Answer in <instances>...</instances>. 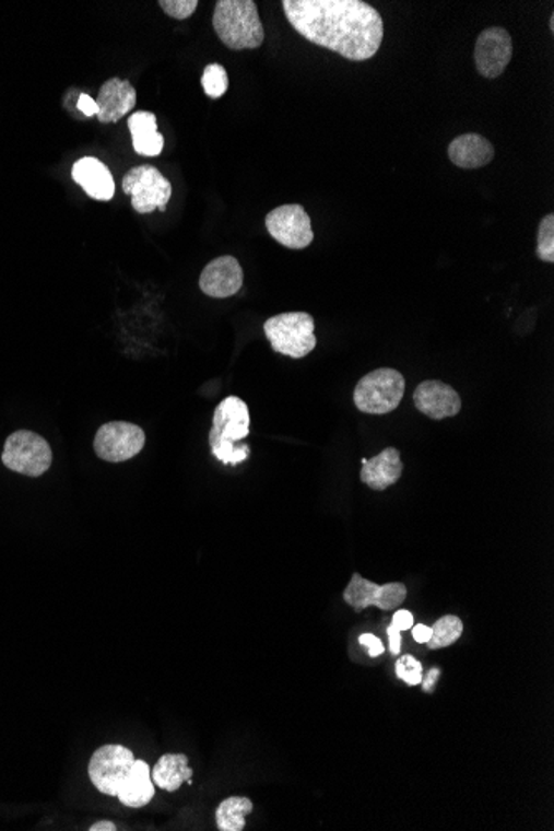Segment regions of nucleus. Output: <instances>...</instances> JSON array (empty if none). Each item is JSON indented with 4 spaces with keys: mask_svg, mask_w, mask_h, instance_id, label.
<instances>
[{
    "mask_svg": "<svg viewBox=\"0 0 554 831\" xmlns=\"http://www.w3.org/2000/svg\"><path fill=\"white\" fill-rule=\"evenodd\" d=\"M252 808H255V805L246 797H229L221 801L216 810L217 830H245L246 817L251 814Z\"/></svg>",
    "mask_w": 554,
    "mask_h": 831,
    "instance_id": "22",
    "label": "nucleus"
},
{
    "mask_svg": "<svg viewBox=\"0 0 554 831\" xmlns=\"http://www.w3.org/2000/svg\"><path fill=\"white\" fill-rule=\"evenodd\" d=\"M131 141L138 155L158 156L165 147V138L158 131V121L152 112H134L128 118Z\"/></svg>",
    "mask_w": 554,
    "mask_h": 831,
    "instance_id": "19",
    "label": "nucleus"
},
{
    "mask_svg": "<svg viewBox=\"0 0 554 831\" xmlns=\"http://www.w3.org/2000/svg\"><path fill=\"white\" fill-rule=\"evenodd\" d=\"M538 259L554 262V214H546L538 227Z\"/></svg>",
    "mask_w": 554,
    "mask_h": 831,
    "instance_id": "25",
    "label": "nucleus"
},
{
    "mask_svg": "<svg viewBox=\"0 0 554 831\" xmlns=\"http://www.w3.org/2000/svg\"><path fill=\"white\" fill-rule=\"evenodd\" d=\"M49 442L31 430H19L5 440L2 464L25 477H42L52 465Z\"/></svg>",
    "mask_w": 554,
    "mask_h": 831,
    "instance_id": "6",
    "label": "nucleus"
},
{
    "mask_svg": "<svg viewBox=\"0 0 554 831\" xmlns=\"http://www.w3.org/2000/svg\"><path fill=\"white\" fill-rule=\"evenodd\" d=\"M213 27L231 50H255L264 42V27L252 0H217Z\"/></svg>",
    "mask_w": 554,
    "mask_h": 831,
    "instance_id": "3",
    "label": "nucleus"
},
{
    "mask_svg": "<svg viewBox=\"0 0 554 831\" xmlns=\"http://www.w3.org/2000/svg\"><path fill=\"white\" fill-rule=\"evenodd\" d=\"M403 464L400 460V452L389 447L380 452L377 457L362 460V483L373 488L376 492H384L387 488L396 484L402 477Z\"/></svg>",
    "mask_w": 554,
    "mask_h": 831,
    "instance_id": "17",
    "label": "nucleus"
},
{
    "mask_svg": "<svg viewBox=\"0 0 554 831\" xmlns=\"http://www.w3.org/2000/svg\"><path fill=\"white\" fill-rule=\"evenodd\" d=\"M283 9L306 40L352 62L373 59L382 45V17L362 0H283Z\"/></svg>",
    "mask_w": 554,
    "mask_h": 831,
    "instance_id": "1",
    "label": "nucleus"
},
{
    "mask_svg": "<svg viewBox=\"0 0 554 831\" xmlns=\"http://www.w3.org/2000/svg\"><path fill=\"white\" fill-rule=\"evenodd\" d=\"M145 432L133 423H105L95 436V454L102 460L120 464L137 457L145 447Z\"/></svg>",
    "mask_w": 554,
    "mask_h": 831,
    "instance_id": "9",
    "label": "nucleus"
},
{
    "mask_svg": "<svg viewBox=\"0 0 554 831\" xmlns=\"http://www.w3.org/2000/svg\"><path fill=\"white\" fill-rule=\"evenodd\" d=\"M316 324L307 313H284L266 320L264 333L272 351L287 358L303 359L316 349Z\"/></svg>",
    "mask_w": 554,
    "mask_h": 831,
    "instance_id": "4",
    "label": "nucleus"
},
{
    "mask_svg": "<svg viewBox=\"0 0 554 831\" xmlns=\"http://www.w3.org/2000/svg\"><path fill=\"white\" fill-rule=\"evenodd\" d=\"M412 629L413 640L417 641L419 644H427L431 641L432 628H428V625L417 624L413 625Z\"/></svg>",
    "mask_w": 554,
    "mask_h": 831,
    "instance_id": "33",
    "label": "nucleus"
},
{
    "mask_svg": "<svg viewBox=\"0 0 554 831\" xmlns=\"http://www.w3.org/2000/svg\"><path fill=\"white\" fill-rule=\"evenodd\" d=\"M201 85H203L204 93L210 98H221L227 92V86H229L226 69L220 66V63H211V66L204 69L203 77H201Z\"/></svg>",
    "mask_w": 554,
    "mask_h": 831,
    "instance_id": "24",
    "label": "nucleus"
},
{
    "mask_svg": "<svg viewBox=\"0 0 554 831\" xmlns=\"http://www.w3.org/2000/svg\"><path fill=\"white\" fill-rule=\"evenodd\" d=\"M90 831H115L117 830V824L111 823V821H97V823L92 824V827L89 828Z\"/></svg>",
    "mask_w": 554,
    "mask_h": 831,
    "instance_id": "34",
    "label": "nucleus"
},
{
    "mask_svg": "<svg viewBox=\"0 0 554 831\" xmlns=\"http://www.w3.org/2000/svg\"><path fill=\"white\" fill-rule=\"evenodd\" d=\"M95 102H97L98 107V121L101 124H117L125 115L133 112L134 105H137V90L128 80L114 77L102 85Z\"/></svg>",
    "mask_w": 554,
    "mask_h": 831,
    "instance_id": "15",
    "label": "nucleus"
},
{
    "mask_svg": "<svg viewBox=\"0 0 554 831\" xmlns=\"http://www.w3.org/2000/svg\"><path fill=\"white\" fill-rule=\"evenodd\" d=\"M413 403L419 412L432 420H444L460 413L461 399L457 390L440 381H425L415 388Z\"/></svg>",
    "mask_w": 554,
    "mask_h": 831,
    "instance_id": "14",
    "label": "nucleus"
},
{
    "mask_svg": "<svg viewBox=\"0 0 554 831\" xmlns=\"http://www.w3.org/2000/svg\"><path fill=\"white\" fill-rule=\"evenodd\" d=\"M245 274L241 265L233 256L213 259L200 276V289L214 300H226L241 291Z\"/></svg>",
    "mask_w": 554,
    "mask_h": 831,
    "instance_id": "13",
    "label": "nucleus"
},
{
    "mask_svg": "<svg viewBox=\"0 0 554 831\" xmlns=\"http://www.w3.org/2000/svg\"><path fill=\"white\" fill-rule=\"evenodd\" d=\"M193 770L182 753H166L156 762L152 772L153 784L166 792H176L185 782L191 784Z\"/></svg>",
    "mask_w": 554,
    "mask_h": 831,
    "instance_id": "21",
    "label": "nucleus"
},
{
    "mask_svg": "<svg viewBox=\"0 0 554 831\" xmlns=\"http://www.w3.org/2000/svg\"><path fill=\"white\" fill-rule=\"evenodd\" d=\"M133 752L123 746H104L92 756L89 775L98 792L117 797L127 776L133 769Z\"/></svg>",
    "mask_w": 554,
    "mask_h": 831,
    "instance_id": "8",
    "label": "nucleus"
},
{
    "mask_svg": "<svg viewBox=\"0 0 554 831\" xmlns=\"http://www.w3.org/2000/svg\"><path fill=\"white\" fill-rule=\"evenodd\" d=\"M251 417L245 400L227 397L217 406L210 432L211 452L224 465H238L248 460V445L238 442L249 435Z\"/></svg>",
    "mask_w": 554,
    "mask_h": 831,
    "instance_id": "2",
    "label": "nucleus"
},
{
    "mask_svg": "<svg viewBox=\"0 0 554 831\" xmlns=\"http://www.w3.org/2000/svg\"><path fill=\"white\" fill-rule=\"evenodd\" d=\"M153 797L155 785L149 763L145 760H134L133 769L118 791L117 798L125 807L142 808L149 805Z\"/></svg>",
    "mask_w": 554,
    "mask_h": 831,
    "instance_id": "20",
    "label": "nucleus"
},
{
    "mask_svg": "<svg viewBox=\"0 0 554 831\" xmlns=\"http://www.w3.org/2000/svg\"><path fill=\"white\" fill-rule=\"evenodd\" d=\"M396 674L399 679H402L403 682L406 683V686L413 688V686L422 683V679H424V667H422L421 660L415 659V657L410 656V654H405V656H400L399 659H397Z\"/></svg>",
    "mask_w": 554,
    "mask_h": 831,
    "instance_id": "26",
    "label": "nucleus"
},
{
    "mask_svg": "<svg viewBox=\"0 0 554 831\" xmlns=\"http://www.w3.org/2000/svg\"><path fill=\"white\" fill-rule=\"evenodd\" d=\"M72 178L92 200L110 201L115 195V179L107 165L95 159L85 156L73 165Z\"/></svg>",
    "mask_w": 554,
    "mask_h": 831,
    "instance_id": "16",
    "label": "nucleus"
},
{
    "mask_svg": "<svg viewBox=\"0 0 554 831\" xmlns=\"http://www.w3.org/2000/svg\"><path fill=\"white\" fill-rule=\"evenodd\" d=\"M125 195H130L131 207L137 213L150 214L155 210L166 211L173 186L158 168L152 165L137 166L123 176Z\"/></svg>",
    "mask_w": 554,
    "mask_h": 831,
    "instance_id": "7",
    "label": "nucleus"
},
{
    "mask_svg": "<svg viewBox=\"0 0 554 831\" xmlns=\"http://www.w3.org/2000/svg\"><path fill=\"white\" fill-rule=\"evenodd\" d=\"M406 599V586L403 583H387L384 586L365 580L355 573L351 583L344 589V601L354 611L361 612L365 608L376 606L382 611H396Z\"/></svg>",
    "mask_w": 554,
    "mask_h": 831,
    "instance_id": "11",
    "label": "nucleus"
},
{
    "mask_svg": "<svg viewBox=\"0 0 554 831\" xmlns=\"http://www.w3.org/2000/svg\"><path fill=\"white\" fill-rule=\"evenodd\" d=\"M461 634H463V621L458 616H444L432 625V637L427 643L428 649L437 651L450 647L451 644L460 640Z\"/></svg>",
    "mask_w": 554,
    "mask_h": 831,
    "instance_id": "23",
    "label": "nucleus"
},
{
    "mask_svg": "<svg viewBox=\"0 0 554 831\" xmlns=\"http://www.w3.org/2000/svg\"><path fill=\"white\" fill-rule=\"evenodd\" d=\"M448 159L458 168L479 169L495 159V149L482 134H460L448 147Z\"/></svg>",
    "mask_w": 554,
    "mask_h": 831,
    "instance_id": "18",
    "label": "nucleus"
},
{
    "mask_svg": "<svg viewBox=\"0 0 554 831\" xmlns=\"http://www.w3.org/2000/svg\"><path fill=\"white\" fill-rule=\"evenodd\" d=\"M392 625H396V628L399 629L400 632L409 631V629L413 628L412 612L406 611V609H399V611H397L396 615H393Z\"/></svg>",
    "mask_w": 554,
    "mask_h": 831,
    "instance_id": "30",
    "label": "nucleus"
},
{
    "mask_svg": "<svg viewBox=\"0 0 554 831\" xmlns=\"http://www.w3.org/2000/svg\"><path fill=\"white\" fill-rule=\"evenodd\" d=\"M440 667H432V669L425 674L424 679H422V688H424L425 692H434L435 683L438 682V677H440Z\"/></svg>",
    "mask_w": 554,
    "mask_h": 831,
    "instance_id": "32",
    "label": "nucleus"
},
{
    "mask_svg": "<svg viewBox=\"0 0 554 831\" xmlns=\"http://www.w3.org/2000/svg\"><path fill=\"white\" fill-rule=\"evenodd\" d=\"M76 107H79V110L82 112L85 117H97L98 114V107L97 102L92 98V96L86 95V93H82V95H79V101H76Z\"/></svg>",
    "mask_w": 554,
    "mask_h": 831,
    "instance_id": "29",
    "label": "nucleus"
},
{
    "mask_svg": "<svg viewBox=\"0 0 554 831\" xmlns=\"http://www.w3.org/2000/svg\"><path fill=\"white\" fill-rule=\"evenodd\" d=\"M405 394V378L396 368H377L355 385L354 403L368 415L393 412Z\"/></svg>",
    "mask_w": 554,
    "mask_h": 831,
    "instance_id": "5",
    "label": "nucleus"
},
{
    "mask_svg": "<svg viewBox=\"0 0 554 831\" xmlns=\"http://www.w3.org/2000/svg\"><path fill=\"white\" fill-rule=\"evenodd\" d=\"M266 230L290 249H304L314 241L309 214L300 204H284L266 216Z\"/></svg>",
    "mask_w": 554,
    "mask_h": 831,
    "instance_id": "10",
    "label": "nucleus"
},
{
    "mask_svg": "<svg viewBox=\"0 0 554 831\" xmlns=\"http://www.w3.org/2000/svg\"><path fill=\"white\" fill-rule=\"evenodd\" d=\"M158 5L169 17L185 21L195 14L200 4H198V0H160Z\"/></svg>",
    "mask_w": 554,
    "mask_h": 831,
    "instance_id": "27",
    "label": "nucleus"
},
{
    "mask_svg": "<svg viewBox=\"0 0 554 831\" xmlns=\"http://www.w3.org/2000/svg\"><path fill=\"white\" fill-rule=\"evenodd\" d=\"M550 28H551V32H554V15H551L550 17Z\"/></svg>",
    "mask_w": 554,
    "mask_h": 831,
    "instance_id": "35",
    "label": "nucleus"
},
{
    "mask_svg": "<svg viewBox=\"0 0 554 831\" xmlns=\"http://www.w3.org/2000/svg\"><path fill=\"white\" fill-rule=\"evenodd\" d=\"M387 635H389L390 653H392L393 656H400V651H402V635H400L399 629H397L396 625L390 624L389 629H387Z\"/></svg>",
    "mask_w": 554,
    "mask_h": 831,
    "instance_id": "31",
    "label": "nucleus"
},
{
    "mask_svg": "<svg viewBox=\"0 0 554 831\" xmlns=\"http://www.w3.org/2000/svg\"><path fill=\"white\" fill-rule=\"evenodd\" d=\"M358 643H361L362 646L367 647L368 656L370 657L382 656L384 651H386L382 641L374 634H362L361 637H358Z\"/></svg>",
    "mask_w": 554,
    "mask_h": 831,
    "instance_id": "28",
    "label": "nucleus"
},
{
    "mask_svg": "<svg viewBox=\"0 0 554 831\" xmlns=\"http://www.w3.org/2000/svg\"><path fill=\"white\" fill-rule=\"evenodd\" d=\"M514 57V40L502 27L485 28L476 38L475 66L480 75L496 79L505 72Z\"/></svg>",
    "mask_w": 554,
    "mask_h": 831,
    "instance_id": "12",
    "label": "nucleus"
}]
</instances>
